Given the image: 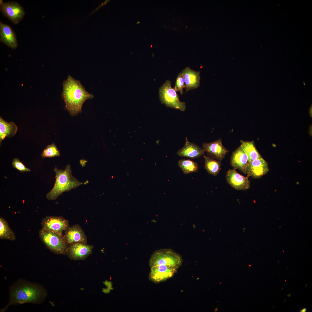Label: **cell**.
<instances>
[{
    "label": "cell",
    "instance_id": "6da1fadb",
    "mask_svg": "<svg viewBox=\"0 0 312 312\" xmlns=\"http://www.w3.org/2000/svg\"><path fill=\"white\" fill-rule=\"evenodd\" d=\"M9 302L2 311L11 305L31 303L40 304L46 298L47 292L42 285L20 278L13 283L9 289Z\"/></svg>",
    "mask_w": 312,
    "mask_h": 312
},
{
    "label": "cell",
    "instance_id": "7a4b0ae2",
    "mask_svg": "<svg viewBox=\"0 0 312 312\" xmlns=\"http://www.w3.org/2000/svg\"><path fill=\"white\" fill-rule=\"evenodd\" d=\"M62 85V97L65 104V109L72 116L81 112L84 102L94 97L92 94L86 90L79 81L70 75L64 81Z\"/></svg>",
    "mask_w": 312,
    "mask_h": 312
},
{
    "label": "cell",
    "instance_id": "3957f363",
    "mask_svg": "<svg viewBox=\"0 0 312 312\" xmlns=\"http://www.w3.org/2000/svg\"><path fill=\"white\" fill-rule=\"evenodd\" d=\"M53 170L55 173L56 179L53 188L46 194V197L49 200H55L63 192L69 191L83 184V183L72 176L69 164L64 170L59 169L55 167Z\"/></svg>",
    "mask_w": 312,
    "mask_h": 312
},
{
    "label": "cell",
    "instance_id": "277c9868",
    "mask_svg": "<svg viewBox=\"0 0 312 312\" xmlns=\"http://www.w3.org/2000/svg\"><path fill=\"white\" fill-rule=\"evenodd\" d=\"M181 256L169 249H161L155 251L149 261L150 267L160 265H166L179 268L182 265Z\"/></svg>",
    "mask_w": 312,
    "mask_h": 312
},
{
    "label": "cell",
    "instance_id": "5b68a950",
    "mask_svg": "<svg viewBox=\"0 0 312 312\" xmlns=\"http://www.w3.org/2000/svg\"><path fill=\"white\" fill-rule=\"evenodd\" d=\"M39 234L40 239L50 251L57 255L66 254L68 245L65 243L63 235L42 228Z\"/></svg>",
    "mask_w": 312,
    "mask_h": 312
},
{
    "label": "cell",
    "instance_id": "8992f818",
    "mask_svg": "<svg viewBox=\"0 0 312 312\" xmlns=\"http://www.w3.org/2000/svg\"><path fill=\"white\" fill-rule=\"evenodd\" d=\"M159 97L162 103L168 107L185 111L186 106L184 102L180 101L179 97L174 88L172 87L171 82L167 80L159 89Z\"/></svg>",
    "mask_w": 312,
    "mask_h": 312
},
{
    "label": "cell",
    "instance_id": "52a82bcc",
    "mask_svg": "<svg viewBox=\"0 0 312 312\" xmlns=\"http://www.w3.org/2000/svg\"><path fill=\"white\" fill-rule=\"evenodd\" d=\"M42 229L62 235L70 227L69 221L62 216H47L41 222Z\"/></svg>",
    "mask_w": 312,
    "mask_h": 312
},
{
    "label": "cell",
    "instance_id": "ba28073f",
    "mask_svg": "<svg viewBox=\"0 0 312 312\" xmlns=\"http://www.w3.org/2000/svg\"><path fill=\"white\" fill-rule=\"evenodd\" d=\"M0 10L4 16L15 25L22 20L25 13L23 8L16 2H3L0 5Z\"/></svg>",
    "mask_w": 312,
    "mask_h": 312
},
{
    "label": "cell",
    "instance_id": "9c48e42d",
    "mask_svg": "<svg viewBox=\"0 0 312 312\" xmlns=\"http://www.w3.org/2000/svg\"><path fill=\"white\" fill-rule=\"evenodd\" d=\"M150 268L149 278L155 283L165 281L172 278L177 272L178 268L166 265H155Z\"/></svg>",
    "mask_w": 312,
    "mask_h": 312
},
{
    "label": "cell",
    "instance_id": "30bf717a",
    "mask_svg": "<svg viewBox=\"0 0 312 312\" xmlns=\"http://www.w3.org/2000/svg\"><path fill=\"white\" fill-rule=\"evenodd\" d=\"M94 246L82 242L74 243L68 245L66 254L74 260H84L92 252Z\"/></svg>",
    "mask_w": 312,
    "mask_h": 312
},
{
    "label": "cell",
    "instance_id": "8fae6325",
    "mask_svg": "<svg viewBox=\"0 0 312 312\" xmlns=\"http://www.w3.org/2000/svg\"><path fill=\"white\" fill-rule=\"evenodd\" d=\"M248 177L240 174L234 168L228 170L226 175L227 183L233 188L237 190H246L249 188L250 181Z\"/></svg>",
    "mask_w": 312,
    "mask_h": 312
},
{
    "label": "cell",
    "instance_id": "7c38bea8",
    "mask_svg": "<svg viewBox=\"0 0 312 312\" xmlns=\"http://www.w3.org/2000/svg\"><path fill=\"white\" fill-rule=\"evenodd\" d=\"M202 149L207 152L211 157L221 161L225 157L229 151L223 145L222 140L210 143H204Z\"/></svg>",
    "mask_w": 312,
    "mask_h": 312
},
{
    "label": "cell",
    "instance_id": "4fadbf2b",
    "mask_svg": "<svg viewBox=\"0 0 312 312\" xmlns=\"http://www.w3.org/2000/svg\"><path fill=\"white\" fill-rule=\"evenodd\" d=\"M63 235L66 244L69 245L76 242H82L87 243V237L83 229L78 224H76L70 227L65 231Z\"/></svg>",
    "mask_w": 312,
    "mask_h": 312
},
{
    "label": "cell",
    "instance_id": "5bb4252c",
    "mask_svg": "<svg viewBox=\"0 0 312 312\" xmlns=\"http://www.w3.org/2000/svg\"><path fill=\"white\" fill-rule=\"evenodd\" d=\"M231 164L234 169H238L245 174H247L249 164L248 157L240 146L233 153Z\"/></svg>",
    "mask_w": 312,
    "mask_h": 312
},
{
    "label": "cell",
    "instance_id": "9a60e30c",
    "mask_svg": "<svg viewBox=\"0 0 312 312\" xmlns=\"http://www.w3.org/2000/svg\"><path fill=\"white\" fill-rule=\"evenodd\" d=\"M268 164L262 158L249 162L247 170V176L255 179L259 178L269 171Z\"/></svg>",
    "mask_w": 312,
    "mask_h": 312
},
{
    "label": "cell",
    "instance_id": "2e32d148",
    "mask_svg": "<svg viewBox=\"0 0 312 312\" xmlns=\"http://www.w3.org/2000/svg\"><path fill=\"white\" fill-rule=\"evenodd\" d=\"M0 41L12 49L16 48L18 46L16 36L12 29L9 25L1 21Z\"/></svg>",
    "mask_w": 312,
    "mask_h": 312
},
{
    "label": "cell",
    "instance_id": "e0dca14e",
    "mask_svg": "<svg viewBox=\"0 0 312 312\" xmlns=\"http://www.w3.org/2000/svg\"><path fill=\"white\" fill-rule=\"evenodd\" d=\"M185 81L186 91L198 88L200 84V73L187 67L182 71Z\"/></svg>",
    "mask_w": 312,
    "mask_h": 312
},
{
    "label": "cell",
    "instance_id": "ac0fdd59",
    "mask_svg": "<svg viewBox=\"0 0 312 312\" xmlns=\"http://www.w3.org/2000/svg\"><path fill=\"white\" fill-rule=\"evenodd\" d=\"M205 152L203 149L198 145L189 142L186 137L184 146L178 151L177 154L180 157L195 158L203 155Z\"/></svg>",
    "mask_w": 312,
    "mask_h": 312
},
{
    "label": "cell",
    "instance_id": "d6986e66",
    "mask_svg": "<svg viewBox=\"0 0 312 312\" xmlns=\"http://www.w3.org/2000/svg\"><path fill=\"white\" fill-rule=\"evenodd\" d=\"M18 130V127L13 122H8L0 117V143L5 137L14 136Z\"/></svg>",
    "mask_w": 312,
    "mask_h": 312
},
{
    "label": "cell",
    "instance_id": "ffe728a7",
    "mask_svg": "<svg viewBox=\"0 0 312 312\" xmlns=\"http://www.w3.org/2000/svg\"><path fill=\"white\" fill-rule=\"evenodd\" d=\"M242 148L247 155L249 162L262 157L256 148L254 141L241 140Z\"/></svg>",
    "mask_w": 312,
    "mask_h": 312
},
{
    "label": "cell",
    "instance_id": "44dd1931",
    "mask_svg": "<svg viewBox=\"0 0 312 312\" xmlns=\"http://www.w3.org/2000/svg\"><path fill=\"white\" fill-rule=\"evenodd\" d=\"M0 239L12 241L16 239L15 233L10 228L8 222L1 217H0Z\"/></svg>",
    "mask_w": 312,
    "mask_h": 312
},
{
    "label": "cell",
    "instance_id": "7402d4cb",
    "mask_svg": "<svg viewBox=\"0 0 312 312\" xmlns=\"http://www.w3.org/2000/svg\"><path fill=\"white\" fill-rule=\"evenodd\" d=\"M205 168L210 174L216 176L220 169L221 163L220 161L214 159L209 156L204 155Z\"/></svg>",
    "mask_w": 312,
    "mask_h": 312
},
{
    "label": "cell",
    "instance_id": "603a6c76",
    "mask_svg": "<svg viewBox=\"0 0 312 312\" xmlns=\"http://www.w3.org/2000/svg\"><path fill=\"white\" fill-rule=\"evenodd\" d=\"M178 165L185 174L197 172L198 169L197 163L189 159H182L179 160Z\"/></svg>",
    "mask_w": 312,
    "mask_h": 312
},
{
    "label": "cell",
    "instance_id": "cb8c5ba5",
    "mask_svg": "<svg viewBox=\"0 0 312 312\" xmlns=\"http://www.w3.org/2000/svg\"><path fill=\"white\" fill-rule=\"evenodd\" d=\"M60 154V151L55 144L53 143L48 145L44 148L41 156L43 158H51L59 156Z\"/></svg>",
    "mask_w": 312,
    "mask_h": 312
},
{
    "label": "cell",
    "instance_id": "d4e9b609",
    "mask_svg": "<svg viewBox=\"0 0 312 312\" xmlns=\"http://www.w3.org/2000/svg\"><path fill=\"white\" fill-rule=\"evenodd\" d=\"M185 87V79L182 72H180L177 77L175 86L174 88L176 92H179L181 94H183V89Z\"/></svg>",
    "mask_w": 312,
    "mask_h": 312
},
{
    "label": "cell",
    "instance_id": "484cf974",
    "mask_svg": "<svg viewBox=\"0 0 312 312\" xmlns=\"http://www.w3.org/2000/svg\"><path fill=\"white\" fill-rule=\"evenodd\" d=\"M12 165L14 168L21 172L31 171V170L27 168L18 158L13 159Z\"/></svg>",
    "mask_w": 312,
    "mask_h": 312
},
{
    "label": "cell",
    "instance_id": "4316f807",
    "mask_svg": "<svg viewBox=\"0 0 312 312\" xmlns=\"http://www.w3.org/2000/svg\"><path fill=\"white\" fill-rule=\"evenodd\" d=\"M110 1L109 0H106L103 2L98 7L96 8L90 14V15L93 14L94 12L97 11L102 6H105L106 4Z\"/></svg>",
    "mask_w": 312,
    "mask_h": 312
},
{
    "label": "cell",
    "instance_id": "83f0119b",
    "mask_svg": "<svg viewBox=\"0 0 312 312\" xmlns=\"http://www.w3.org/2000/svg\"><path fill=\"white\" fill-rule=\"evenodd\" d=\"M307 311V309L305 308H303L302 309L300 310V312H305Z\"/></svg>",
    "mask_w": 312,
    "mask_h": 312
},
{
    "label": "cell",
    "instance_id": "f1b7e54d",
    "mask_svg": "<svg viewBox=\"0 0 312 312\" xmlns=\"http://www.w3.org/2000/svg\"><path fill=\"white\" fill-rule=\"evenodd\" d=\"M0 5H1V4H2V3H3V1L2 0H0Z\"/></svg>",
    "mask_w": 312,
    "mask_h": 312
},
{
    "label": "cell",
    "instance_id": "f546056e",
    "mask_svg": "<svg viewBox=\"0 0 312 312\" xmlns=\"http://www.w3.org/2000/svg\"><path fill=\"white\" fill-rule=\"evenodd\" d=\"M140 23V21H138V22H137V23H136V24H139V23Z\"/></svg>",
    "mask_w": 312,
    "mask_h": 312
},
{
    "label": "cell",
    "instance_id": "4dcf8cb0",
    "mask_svg": "<svg viewBox=\"0 0 312 312\" xmlns=\"http://www.w3.org/2000/svg\"><path fill=\"white\" fill-rule=\"evenodd\" d=\"M217 310H218V309H215V310H216V311H217Z\"/></svg>",
    "mask_w": 312,
    "mask_h": 312
},
{
    "label": "cell",
    "instance_id": "1f68e13d",
    "mask_svg": "<svg viewBox=\"0 0 312 312\" xmlns=\"http://www.w3.org/2000/svg\"><path fill=\"white\" fill-rule=\"evenodd\" d=\"M249 267H250V266H251V265H249Z\"/></svg>",
    "mask_w": 312,
    "mask_h": 312
}]
</instances>
